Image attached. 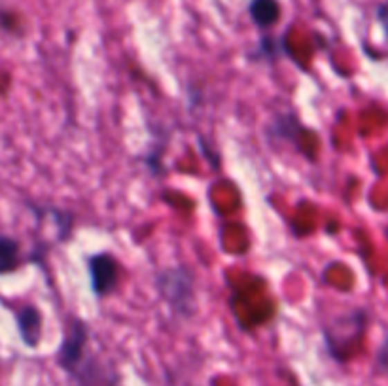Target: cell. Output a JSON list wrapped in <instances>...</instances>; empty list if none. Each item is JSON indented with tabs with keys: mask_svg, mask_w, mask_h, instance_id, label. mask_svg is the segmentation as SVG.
<instances>
[{
	"mask_svg": "<svg viewBox=\"0 0 388 386\" xmlns=\"http://www.w3.org/2000/svg\"><path fill=\"white\" fill-rule=\"evenodd\" d=\"M156 288L174 315L192 318L197 311L195 273L187 267H167L156 277Z\"/></svg>",
	"mask_w": 388,
	"mask_h": 386,
	"instance_id": "6da1fadb",
	"label": "cell"
},
{
	"mask_svg": "<svg viewBox=\"0 0 388 386\" xmlns=\"http://www.w3.org/2000/svg\"><path fill=\"white\" fill-rule=\"evenodd\" d=\"M87 273L95 297H107L120 284V261L110 252H99L87 257Z\"/></svg>",
	"mask_w": 388,
	"mask_h": 386,
	"instance_id": "7a4b0ae2",
	"label": "cell"
},
{
	"mask_svg": "<svg viewBox=\"0 0 388 386\" xmlns=\"http://www.w3.org/2000/svg\"><path fill=\"white\" fill-rule=\"evenodd\" d=\"M89 341V328L84 320L74 318L72 326L61 341L57 352V364L71 375H76L80 364L86 354V344Z\"/></svg>",
	"mask_w": 388,
	"mask_h": 386,
	"instance_id": "3957f363",
	"label": "cell"
},
{
	"mask_svg": "<svg viewBox=\"0 0 388 386\" xmlns=\"http://www.w3.org/2000/svg\"><path fill=\"white\" fill-rule=\"evenodd\" d=\"M15 324L19 329V337L29 349H36L42 341V311L36 305H25L15 313Z\"/></svg>",
	"mask_w": 388,
	"mask_h": 386,
	"instance_id": "277c9868",
	"label": "cell"
},
{
	"mask_svg": "<svg viewBox=\"0 0 388 386\" xmlns=\"http://www.w3.org/2000/svg\"><path fill=\"white\" fill-rule=\"evenodd\" d=\"M248 14L256 27L269 29L281 19V4L279 0H250Z\"/></svg>",
	"mask_w": 388,
	"mask_h": 386,
	"instance_id": "5b68a950",
	"label": "cell"
},
{
	"mask_svg": "<svg viewBox=\"0 0 388 386\" xmlns=\"http://www.w3.org/2000/svg\"><path fill=\"white\" fill-rule=\"evenodd\" d=\"M19 256H21L19 241L10 235L0 237V269L4 275L15 271V267L19 265Z\"/></svg>",
	"mask_w": 388,
	"mask_h": 386,
	"instance_id": "8992f818",
	"label": "cell"
}]
</instances>
